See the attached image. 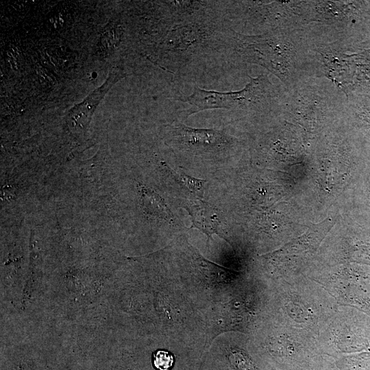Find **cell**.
<instances>
[{
	"label": "cell",
	"mask_w": 370,
	"mask_h": 370,
	"mask_svg": "<svg viewBox=\"0 0 370 370\" xmlns=\"http://www.w3.org/2000/svg\"><path fill=\"white\" fill-rule=\"evenodd\" d=\"M217 1H166L160 29L158 65L175 72L210 52L227 49L232 27Z\"/></svg>",
	"instance_id": "1"
},
{
	"label": "cell",
	"mask_w": 370,
	"mask_h": 370,
	"mask_svg": "<svg viewBox=\"0 0 370 370\" xmlns=\"http://www.w3.org/2000/svg\"><path fill=\"white\" fill-rule=\"evenodd\" d=\"M227 50L241 63L261 66L288 89L311 77L323 76L315 42L306 26L246 34L232 29Z\"/></svg>",
	"instance_id": "2"
},
{
	"label": "cell",
	"mask_w": 370,
	"mask_h": 370,
	"mask_svg": "<svg viewBox=\"0 0 370 370\" xmlns=\"http://www.w3.org/2000/svg\"><path fill=\"white\" fill-rule=\"evenodd\" d=\"M249 77V82L240 90L219 92L195 85L191 94L178 99L193 108L188 116L211 109H224L245 116L283 114L286 88L274 84L267 75Z\"/></svg>",
	"instance_id": "3"
},
{
	"label": "cell",
	"mask_w": 370,
	"mask_h": 370,
	"mask_svg": "<svg viewBox=\"0 0 370 370\" xmlns=\"http://www.w3.org/2000/svg\"><path fill=\"white\" fill-rule=\"evenodd\" d=\"M345 95L329 77L306 78L286 89L283 114L304 132L314 134L343 115Z\"/></svg>",
	"instance_id": "4"
},
{
	"label": "cell",
	"mask_w": 370,
	"mask_h": 370,
	"mask_svg": "<svg viewBox=\"0 0 370 370\" xmlns=\"http://www.w3.org/2000/svg\"><path fill=\"white\" fill-rule=\"evenodd\" d=\"M303 23L316 43L344 45L370 21V1H296Z\"/></svg>",
	"instance_id": "5"
},
{
	"label": "cell",
	"mask_w": 370,
	"mask_h": 370,
	"mask_svg": "<svg viewBox=\"0 0 370 370\" xmlns=\"http://www.w3.org/2000/svg\"><path fill=\"white\" fill-rule=\"evenodd\" d=\"M166 142L173 149L199 155L230 150L238 144L223 130L193 127L180 121L167 125Z\"/></svg>",
	"instance_id": "6"
},
{
	"label": "cell",
	"mask_w": 370,
	"mask_h": 370,
	"mask_svg": "<svg viewBox=\"0 0 370 370\" xmlns=\"http://www.w3.org/2000/svg\"><path fill=\"white\" fill-rule=\"evenodd\" d=\"M126 75L127 73L123 69L112 71L101 86L94 90L82 102L71 108L66 119L70 129L78 132L86 129L94 112L105 95L115 83Z\"/></svg>",
	"instance_id": "7"
},
{
	"label": "cell",
	"mask_w": 370,
	"mask_h": 370,
	"mask_svg": "<svg viewBox=\"0 0 370 370\" xmlns=\"http://www.w3.org/2000/svg\"><path fill=\"white\" fill-rule=\"evenodd\" d=\"M336 221V217H328L321 223L310 225L304 234L273 252L271 257H301L312 254L335 225Z\"/></svg>",
	"instance_id": "8"
},
{
	"label": "cell",
	"mask_w": 370,
	"mask_h": 370,
	"mask_svg": "<svg viewBox=\"0 0 370 370\" xmlns=\"http://www.w3.org/2000/svg\"><path fill=\"white\" fill-rule=\"evenodd\" d=\"M184 208L187 211L192 221L190 228L195 227L208 238L213 234H219L224 238L221 229V222L217 210L207 202L197 199L185 203Z\"/></svg>",
	"instance_id": "9"
},
{
	"label": "cell",
	"mask_w": 370,
	"mask_h": 370,
	"mask_svg": "<svg viewBox=\"0 0 370 370\" xmlns=\"http://www.w3.org/2000/svg\"><path fill=\"white\" fill-rule=\"evenodd\" d=\"M346 97L343 116H345L365 137L370 138V98L347 94Z\"/></svg>",
	"instance_id": "10"
},
{
	"label": "cell",
	"mask_w": 370,
	"mask_h": 370,
	"mask_svg": "<svg viewBox=\"0 0 370 370\" xmlns=\"http://www.w3.org/2000/svg\"><path fill=\"white\" fill-rule=\"evenodd\" d=\"M141 206L147 214L161 221L175 223V217L163 198L154 190L140 186Z\"/></svg>",
	"instance_id": "11"
},
{
	"label": "cell",
	"mask_w": 370,
	"mask_h": 370,
	"mask_svg": "<svg viewBox=\"0 0 370 370\" xmlns=\"http://www.w3.org/2000/svg\"><path fill=\"white\" fill-rule=\"evenodd\" d=\"M164 171L185 191L195 196L196 199L203 198L207 180L197 178L184 173H178L170 167L165 162H161Z\"/></svg>",
	"instance_id": "12"
},
{
	"label": "cell",
	"mask_w": 370,
	"mask_h": 370,
	"mask_svg": "<svg viewBox=\"0 0 370 370\" xmlns=\"http://www.w3.org/2000/svg\"><path fill=\"white\" fill-rule=\"evenodd\" d=\"M153 362L158 370H170L174 363V357L169 351L159 349L153 353Z\"/></svg>",
	"instance_id": "13"
},
{
	"label": "cell",
	"mask_w": 370,
	"mask_h": 370,
	"mask_svg": "<svg viewBox=\"0 0 370 370\" xmlns=\"http://www.w3.org/2000/svg\"><path fill=\"white\" fill-rule=\"evenodd\" d=\"M231 362L238 370H254V366L249 357L240 350L231 352Z\"/></svg>",
	"instance_id": "14"
},
{
	"label": "cell",
	"mask_w": 370,
	"mask_h": 370,
	"mask_svg": "<svg viewBox=\"0 0 370 370\" xmlns=\"http://www.w3.org/2000/svg\"><path fill=\"white\" fill-rule=\"evenodd\" d=\"M368 179H369L368 180V191H369V198H370V175Z\"/></svg>",
	"instance_id": "15"
}]
</instances>
